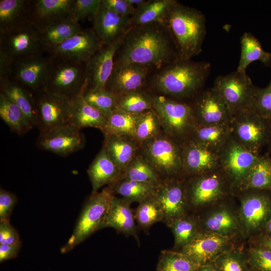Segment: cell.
<instances>
[{
  "instance_id": "cell-32",
  "label": "cell",
  "mask_w": 271,
  "mask_h": 271,
  "mask_svg": "<svg viewBox=\"0 0 271 271\" xmlns=\"http://www.w3.org/2000/svg\"><path fill=\"white\" fill-rule=\"evenodd\" d=\"M104 137L103 146L121 173L136 156V142L131 138L123 136H106Z\"/></svg>"
},
{
  "instance_id": "cell-47",
  "label": "cell",
  "mask_w": 271,
  "mask_h": 271,
  "mask_svg": "<svg viewBox=\"0 0 271 271\" xmlns=\"http://www.w3.org/2000/svg\"><path fill=\"white\" fill-rule=\"evenodd\" d=\"M82 94L88 103L103 113L107 118L115 108L117 96L105 88H85Z\"/></svg>"
},
{
  "instance_id": "cell-16",
  "label": "cell",
  "mask_w": 271,
  "mask_h": 271,
  "mask_svg": "<svg viewBox=\"0 0 271 271\" xmlns=\"http://www.w3.org/2000/svg\"><path fill=\"white\" fill-rule=\"evenodd\" d=\"M40 132L70 124L71 99L44 90L34 95Z\"/></svg>"
},
{
  "instance_id": "cell-54",
  "label": "cell",
  "mask_w": 271,
  "mask_h": 271,
  "mask_svg": "<svg viewBox=\"0 0 271 271\" xmlns=\"http://www.w3.org/2000/svg\"><path fill=\"white\" fill-rule=\"evenodd\" d=\"M22 243L18 232L10 221L0 223V244H16Z\"/></svg>"
},
{
  "instance_id": "cell-24",
  "label": "cell",
  "mask_w": 271,
  "mask_h": 271,
  "mask_svg": "<svg viewBox=\"0 0 271 271\" xmlns=\"http://www.w3.org/2000/svg\"><path fill=\"white\" fill-rule=\"evenodd\" d=\"M151 69L137 64H114L105 89L116 96L142 89Z\"/></svg>"
},
{
  "instance_id": "cell-6",
  "label": "cell",
  "mask_w": 271,
  "mask_h": 271,
  "mask_svg": "<svg viewBox=\"0 0 271 271\" xmlns=\"http://www.w3.org/2000/svg\"><path fill=\"white\" fill-rule=\"evenodd\" d=\"M114 194L109 187L91 193L85 204L74 230L61 252L69 251L95 231L101 229Z\"/></svg>"
},
{
  "instance_id": "cell-4",
  "label": "cell",
  "mask_w": 271,
  "mask_h": 271,
  "mask_svg": "<svg viewBox=\"0 0 271 271\" xmlns=\"http://www.w3.org/2000/svg\"><path fill=\"white\" fill-rule=\"evenodd\" d=\"M43 52L40 31L30 21L0 34V77L7 75L12 60Z\"/></svg>"
},
{
  "instance_id": "cell-48",
  "label": "cell",
  "mask_w": 271,
  "mask_h": 271,
  "mask_svg": "<svg viewBox=\"0 0 271 271\" xmlns=\"http://www.w3.org/2000/svg\"><path fill=\"white\" fill-rule=\"evenodd\" d=\"M217 271H248L247 257L241 252L229 249L210 263Z\"/></svg>"
},
{
  "instance_id": "cell-29",
  "label": "cell",
  "mask_w": 271,
  "mask_h": 271,
  "mask_svg": "<svg viewBox=\"0 0 271 271\" xmlns=\"http://www.w3.org/2000/svg\"><path fill=\"white\" fill-rule=\"evenodd\" d=\"M0 93L15 103L24 113L32 127H36L37 112L34 94L9 78L0 80Z\"/></svg>"
},
{
  "instance_id": "cell-33",
  "label": "cell",
  "mask_w": 271,
  "mask_h": 271,
  "mask_svg": "<svg viewBox=\"0 0 271 271\" xmlns=\"http://www.w3.org/2000/svg\"><path fill=\"white\" fill-rule=\"evenodd\" d=\"M29 0L0 1V34L29 21Z\"/></svg>"
},
{
  "instance_id": "cell-36",
  "label": "cell",
  "mask_w": 271,
  "mask_h": 271,
  "mask_svg": "<svg viewBox=\"0 0 271 271\" xmlns=\"http://www.w3.org/2000/svg\"><path fill=\"white\" fill-rule=\"evenodd\" d=\"M79 23L67 20L50 25L40 31L41 43L45 51L61 43L82 31Z\"/></svg>"
},
{
  "instance_id": "cell-28",
  "label": "cell",
  "mask_w": 271,
  "mask_h": 271,
  "mask_svg": "<svg viewBox=\"0 0 271 271\" xmlns=\"http://www.w3.org/2000/svg\"><path fill=\"white\" fill-rule=\"evenodd\" d=\"M92 186V193H94L105 185L115 182L120 172L108 155L103 145L87 170Z\"/></svg>"
},
{
  "instance_id": "cell-62",
  "label": "cell",
  "mask_w": 271,
  "mask_h": 271,
  "mask_svg": "<svg viewBox=\"0 0 271 271\" xmlns=\"http://www.w3.org/2000/svg\"><path fill=\"white\" fill-rule=\"evenodd\" d=\"M269 66H271V58H270V63H269Z\"/></svg>"
},
{
  "instance_id": "cell-58",
  "label": "cell",
  "mask_w": 271,
  "mask_h": 271,
  "mask_svg": "<svg viewBox=\"0 0 271 271\" xmlns=\"http://www.w3.org/2000/svg\"><path fill=\"white\" fill-rule=\"evenodd\" d=\"M262 233L271 236V216L267 221Z\"/></svg>"
},
{
  "instance_id": "cell-46",
  "label": "cell",
  "mask_w": 271,
  "mask_h": 271,
  "mask_svg": "<svg viewBox=\"0 0 271 271\" xmlns=\"http://www.w3.org/2000/svg\"><path fill=\"white\" fill-rule=\"evenodd\" d=\"M115 108L133 114L152 109V97L142 89L117 96Z\"/></svg>"
},
{
  "instance_id": "cell-42",
  "label": "cell",
  "mask_w": 271,
  "mask_h": 271,
  "mask_svg": "<svg viewBox=\"0 0 271 271\" xmlns=\"http://www.w3.org/2000/svg\"><path fill=\"white\" fill-rule=\"evenodd\" d=\"M169 227L174 235L175 250L189 244L200 231L199 220L188 214L175 220Z\"/></svg>"
},
{
  "instance_id": "cell-12",
  "label": "cell",
  "mask_w": 271,
  "mask_h": 271,
  "mask_svg": "<svg viewBox=\"0 0 271 271\" xmlns=\"http://www.w3.org/2000/svg\"><path fill=\"white\" fill-rule=\"evenodd\" d=\"M231 134L243 147L249 151L260 154L267 145L269 135V120L245 109L233 116L231 123Z\"/></svg>"
},
{
  "instance_id": "cell-53",
  "label": "cell",
  "mask_w": 271,
  "mask_h": 271,
  "mask_svg": "<svg viewBox=\"0 0 271 271\" xmlns=\"http://www.w3.org/2000/svg\"><path fill=\"white\" fill-rule=\"evenodd\" d=\"M101 3L112 12L122 17L131 18L135 11V8L126 0H101Z\"/></svg>"
},
{
  "instance_id": "cell-44",
  "label": "cell",
  "mask_w": 271,
  "mask_h": 271,
  "mask_svg": "<svg viewBox=\"0 0 271 271\" xmlns=\"http://www.w3.org/2000/svg\"><path fill=\"white\" fill-rule=\"evenodd\" d=\"M200 265L181 251H161L156 271H197Z\"/></svg>"
},
{
  "instance_id": "cell-2",
  "label": "cell",
  "mask_w": 271,
  "mask_h": 271,
  "mask_svg": "<svg viewBox=\"0 0 271 271\" xmlns=\"http://www.w3.org/2000/svg\"><path fill=\"white\" fill-rule=\"evenodd\" d=\"M209 70L208 63L178 59L159 69L151 77L149 85L167 96L189 97L201 88Z\"/></svg>"
},
{
  "instance_id": "cell-57",
  "label": "cell",
  "mask_w": 271,
  "mask_h": 271,
  "mask_svg": "<svg viewBox=\"0 0 271 271\" xmlns=\"http://www.w3.org/2000/svg\"><path fill=\"white\" fill-rule=\"evenodd\" d=\"M197 271H217L211 264L200 265Z\"/></svg>"
},
{
  "instance_id": "cell-49",
  "label": "cell",
  "mask_w": 271,
  "mask_h": 271,
  "mask_svg": "<svg viewBox=\"0 0 271 271\" xmlns=\"http://www.w3.org/2000/svg\"><path fill=\"white\" fill-rule=\"evenodd\" d=\"M248 109L263 118L271 119V82L264 88L255 86Z\"/></svg>"
},
{
  "instance_id": "cell-61",
  "label": "cell",
  "mask_w": 271,
  "mask_h": 271,
  "mask_svg": "<svg viewBox=\"0 0 271 271\" xmlns=\"http://www.w3.org/2000/svg\"><path fill=\"white\" fill-rule=\"evenodd\" d=\"M248 271H253V270H252L251 269H250L249 267V270Z\"/></svg>"
},
{
  "instance_id": "cell-17",
  "label": "cell",
  "mask_w": 271,
  "mask_h": 271,
  "mask_svg": "<svg viewBox=\"0 0 271 271\" xmlns=\"http://www.w3.org/2000/svg\"><path fill=\"white\" fill-rule=\"evenodd\" d=\"M80 130L67 124L40 132L37 145L41 150L66 157L84 147L85 139Z\"/></svg>"
},
{
  "instance_id": "cell-59",
  "label": "cell",
  "mask_w": 271,
  "mask_h": 271,
  "mask_svg": "<svg viewBox=\"0 0 271 271\" xmlns=\"http://www.w3.org/2000/svg\"><path fill=\"white\" fill-rule=\"evenodd\" d=\"M127 2L133 7L135 9L144 4L146 1L145 0H126Z\"/></svg>"
},
{
  "instance_id": "cell-30",
  "label": "cell",
  "mask_w": 271,
  "mask_h": 271,
  "mask_svg": "<svg viewBox=\"0 0 271 271\" xmlns=\"http://www.w3.org/2000/svg\"><path fill=\"white\" fill-rule=\"evenodd\" d=\"M230 123L195 124L188 139L219 153L231 136Z\"/></svg>"
},
{
  "instance_id": "cell-34",
  "label": "cell",
  "mask_w": 271,
  "mask_h": 271,
  "mask_svg": "<svg viewBox=\"0 0 271 271\" xmlns=\"http://www.w3.org/2000/svg\"><path fill=\"white\" fill-rule=\"evenodd\" d=\"M175 0H150L135 9L130 18L131 27L163 23L166 16L177 2Z\"/></svg>"
},
{
  "instance_id": "cell-37",
  "label": "cell",
  "mask_w": 271,
  "mask_h": 271,
  "mask_svg": "<svg viewBox=\"0 0 271 271\" xmlns=\"http://www.w3.org/2000/svg\"><path fill=\"white\" fill-rule=\"evenodd\" d=\"M157 185L118 179L108 186L114 194L120 195L122 198L131 204L134 202L140 203L152 196Z\"/></svg>"
},
{
  "instance_id": "cell-25",
  "label": "cell",
  "mask_w": 271,
  "mask_h": 271,
  "mask_svg": "<svg viewBox=\"0 0 271 271\" xmlns=\"http://www.w3.org/2000/svg\"><path fill=\"white\" fill-rule=\"evenodd\" d=\"M92 21V29L103 45L112 44L122 38L131 27L130 17L119 16L102 3Z\"/></svg>"
},
{
  "instance_id": "cell-9",
  "label": "cell",
  "mask_w": 271,
  "mask_h": 271,
  "mask_svg": "<svg viewBox=\"0 0 271 271\" xmlns=\"http://www.w3.org/2000/svg\"><path fill=\"white\" fill-rule=\"evenodd\" d=\"M85 81V63L53 58L45 90L71 99L83 92Z\"/></svg>"
},
{
  "instance_id": "cell-13",
  "label": "cell",
  "mask_w": 271,
  "mask_h": 271,
  "mask_svg": "<svg viewBox=\"0 0 271 271\" xmlns=\"http://www.w3.org/2000/svg\"><path fill=\"white\" fill-rule=\"evenodd\" d=\"M255 87L245 71L237 70L218 76L213 87L227 104L232 116L248 109Z\"/></svg>"
},
{
  "instance_id": "cell-56",
  "label": "cell",
  "mask_w": 271,
  "mask_h": 271,
  "mask_svg": "<svg viewBox=\"0 0 271 271\" xmlns=\"http://www.w3.org/2000/svg\"><path fill=\"white\" fill-rule=\"evenodd\" d=\"M257 245L271 250V236L263 233L260 234Z\"/></svg>"
},
{
  "instance_id": "cell-5",
  "label": "cell",
  "mask_w": 271,
  "mask_h": 271,
  "mask_svg": "<svg viewBox=\"0 0 271 271\" xmlns=\"http://www.w3.org/2000/svg\"><path fill=\"white\" fill-rule=\"evenodd\" d=\"M151 97L166 135L181 143L187 140L196 124L192 106L164 95Z\"/></svg>"
},
{
  "instance_id": "cell-23",
  "label": "cell",
  "mask_w": 271,
  "mask_h": 271,
  "mask_svg": "<svg viewBox=\"0 0 271 271\" xmlns=\"http://www.w3.org/2000/svg\"><path fill=\"white\" fill-rule=\"evenodd\" d=\"M74 1H31L29 20L40 31L52 24L72 20Z\"/></svg>"
},
{
  "instance_id": "cell-1",
  "label": "cell",
  "mask_w": 271,
  "mask_h": 271,
  "mask_svg": "<svg viewBox=\"0 0 271 271\" xmlns=\"http://www.w3.org/2000/svg\"><path fill=\"white\" fill-rule=\"evenodd\" d=\"M179 59L163 23L131 27L115 54L114 64H137L160 69Z\"/></svg>"
},
{
  "instance_id": "cell-10",
  "label": "cell",
  "mask_w": 271,
  "mask_h": 271,
  "mask_svg": "<svg viewBox=\"0 0 271 271\" xmlns=\"http://www.w3.org/2000/svg\"><path fill=\"white\" fill-rule=\"evenodd\" d=\"M259 155L245 148L231 134L219 153L220 169L231 192L238 193Z\"/></svg>"
},
{
  "instance_id": "cell-18",
  "label": "cell",
  "mask_w": 271,
  "mask_h": 271,
  "mask_svg": "<svg viewBox=\"0 0 271 271\" xmlns=\"http://www.w3.org/2000/svg\"><path fill=\"white\" fill-rule=\"evenodd\" d=\"M103 45L93 30L86 29L47 52L54 58L86 64Z\"/></svg>"
},
{
  "instance_id": "cell-43",
  "label": "cell",
  "mask_w": 271,
  "mask_h": 271,
  "mask_svg": "<svg viewBox=\"0 0 271 271\" xmlns=\"http://www.w3.org/2000/svg\"><path fill=\"white\" fill-rule=\"evenodd\" d=\"M137 226L148 232L155 223L162 222L163 214L154 194L139 203L134 212Z\"/></svg>"
},
{
  "instance_id": "cell-55",
  "label": "cell",
  "mask_w": 271,
  "mask_h": 271,
  "mask_svg": "<svg viewBox=\"0 0 271 271\" xmlns=\"http://www.w3.org/2000/svg\"><path fill=\"white\" fill-rule=\"evenodd\" d=\"M22 243L16 244H0V262L15 258L18 255Z\"/></svg>"
},
{
  "instance_id": "cell-11",
  "label": "cell",
  "mask_w": 271,
  "mask_h": 271,
  "mask_svg": "<svg viewBox=\"0 0 271 271\" xmlns=\"http://www.w3.org/2000/svg\"><path fill=\"white\" fill-rule=\"evenodd\" d=\"M189 208H197L217 202L231 192L223 173L216 170L185 178Z\"/></svg>"
},
{
  "instance_id": "cell-19",
  "label": "cell",
  "mask_w": 271,
  "mask_h": 271,
  "mask_svg": "<svg viewBox=\"0 0 271 271\" xmlns=\"http://www.w3.org/2000/svg\"><path fill=\"white\" fill-rule=\"evenodd\" d=\"M192 106L196 124L230 123L233 117L227 104L213 87L203 91Z\"/></svg>"
},
{
  "instance_id": "cell-8",
  "label": "cell",
  "mask_w": 271,
  "mask_h": 271,
  "mask_svg": "<svg viewBox=\"0 0 271 271\" xmlns=\"http://www.w3.org/2000/svg\"><path fill=\"white\" fill-rule=\"evenodd\" d=\"M53 58L47 52L15 59L7 78L19 83L34 95L45 89Z\"/></svg>"
},
{
  "instance_id": "cell-26",
  "label": "cell",
  "mask_w": 271,
  "mask_h": 271,
  "mask_svg": "<svg viewBox=\"0 0 271 271\" xmlns=\"http://www.w3.org/2000/svg\"><path fill=\"white\" fill-rule=\"evenodd\" d=\"M130 203L122 198L113 196L102 228L111 227L125 236L134 237L139 242L138 227Z\"/></svg>"
},
{
  "instance_id": "cell-45",
  "label": "cell",
  "mask_w": 271,
  "mask_h": 271,
  "mask_svg": "<svg viewBox=\"0 0 271 271\" xmlns=\"http://www.w3.org/2000/svg\"><path fill=\"white\" fill-rule=\"evenodd\" d=\"M161 127L159 118L153 109L146 110L139 115L133 140L142 145L158 136Z\"/></svg>"
},
{
  "instance_id": "cell-52",
  "label": "cell",
  "mask_w": 271,
  "mask_h": 271,
  "mask_svg": "<svg viewBox=\"0 0 271 271\" xmlns=\"http://www.w3.org/2000/svg\"><path fill=\"white\" fill-rule=\"evenodd\" d=\"M17 202L13 193L0 189V222L10 221L13 210Z\"/></svg>"
},
{
  "instance_id": "cell-7",
  "label": "cell",
  "mask_w": 271,
  "mask_h": 271,
  "mask_svg": "<svg viewBox=\"0 0 271 271\" xmlns=\"http://www.w3.org/2000/svg\"><path fill=\"white\" fill-rule=\"evenodd\" d=\"M142 145L143 156L162 178L182 176V143L159 134Z\"/></svg>"
},
{
  "instance_id": "cell-50",
  "label": "cell",
  "mask_w": 271,
  "mask_h": 271,
  "mask_svg": "<svg viewBox=\"0 0 271 271\" xmlns=\"http://www.w3.org/2000/svg\"><path fill=\"white\" fill-rule=\"evenodd\" d=\"M247 259L253 271H271V250L256 245L249 249Z\"/></svg>"
},
{
  "instance_id": "cell-3",
  "label": "cell",
  "mask_w": 271,
  "mask_h": 271,
  "mask_svg": "<svg viewBox=\"0 0 271 271\" xmlns=\"http://www.w3.org/2000/svg\"><path fill=\"white\" fill-rule=\"evenodd\" d=\"M163 23L170 34L179 59L190 60L201 52L206 34L205 18L201 12L177 1Z\"/></svg>"
},
{
  "instance_id": "cell-40",
  "label": "cell",
  "mask_w": 271,
  "mask_h": 271,
  "mask_svg": "<svg viewBox=\"0 0 271 271\" xmlns=\"http://www.w3.org/2000/svg\"><path fill=\"white\" fill-rule=\"evenodd\" d=\"M0 117L11 131L19 136L25 134L33 128L21 109L1 93Z\"/></svg>"
},
{
  "instance_id": "cell-31",
  "label": "cell",
  "mask_w": 271,
  "mask_h": 271,
  "mask_svg": "<svg viewBox=\"0 0 271 271\" xmlns=\"http://www.w3.org/2000/svg\"><path fill=\"white\" fill-rule=\"evenodd\" d=\"M226 206H220L208 214L203 221L204 231L230 237L240 227V221Z\"/></svg>"
},
{
  "instance_id": "cell-21",
  "label": "cell",
  "mask_w": 271,
  "mask_h": 271,
  "mask_svg": "<svg viewBox=\"0 0 271 271\" xmlns=\"http://www.w3.org/2000/svg\"><path fill=\"white\" fill-rule=\"evenodd\" d=\"M123 38L112 44L103 45L86 62L84 89L105 88L114 66L116 53Z\"/></svg>"
},
{
  "instance_id": "cell-41",
  "label": "cell",
  "mask_w": 271,
  "mask_h": 271,
  "mask_svg": "<svg viewBox=\"0 0 271 271\" xmlns=\"http://www.w3.org/2000/svg\"><path fill=\"white\" fill-rule=\"evenodd\" d=\"M118 179L158 184L162 178L144 156H136Z\"/></svg>"
},
{
  "instance_id": "cell-39",
  "label": "cell",
  "mask_w": 271,
  "mask_h": 271,
  "mask_svg": "<svg viewBox=\"0 0 271 271\" xmlns=\"http://www.w3.org/2000/svg\"><path fill=\"white\" fill-rule=\"evenodd\" d=\"M140 114L130 113L115 108L108 117L106 125L102 131L104 136H123L133 140Z\"/></svg>"
},
{
  "instance_id": "cell-60",
  "label": "cell",
  "mask_w": 271,
  "mask_h": 271,
  "mask_svg": "<svg viewBox=\"0 0 271 271\" xmlns=\"http://www.w3.org/2000/svg\"><path fill=\"white\" fill-rule=\"evenodd\" d=\"M269 125H270V127H269V139H268V143L267 144V148H268V153L270 155L271 154V119L269 120Z\"/></svg>"
},
{
  "instance_id": "cell-20",
  "label": "cell",
  "mask_w": 271,
  "mask_h": 271,
  "mask_svg": "<svg viewBox=\"0 0 271 271\" xmlns=\"http://www.w3.org/2000/svg\"><path fill=\"white\" fill-rule=\"evenodd\" d=\"M182 176L186 178L220 168L219 153L188 139L182 143Z\"/></svg>"
},
{
  "instance_id": "cell-27",
  "label": "cell",
  "mask_w": 271,
  "mask_h": 271,
  "mask_svg": "<svg viewBox=\"0 0 271 271\" xmlns=\"http://www.w3.org/2000/svg\"><path fill=\"white\" fill-rule=\"evenodd\" d=\"M107 121V116L88 103L82 92L71 99L70 123L79 129L94 127L102 131Z\"/></svg>"
},
{
  "instance_id": "cell-38",
  "label": "cell",
  "mask_w": 271,
  "mask_h": 271,
  "mask_svg": "<svg viewBox=\"0 0 271 271\" xmlns=\"http://www.w3.org/2000/svg\"><path fill=\"white\" fill-rule=\"evenodd\" d=\"M241 54L236 70L245 71L252 62L259 61L269 65L271 53L264 51L258 40L251 33L245 32L241 37Z\"/></svg>"
},
{
  "instance_id": "cell-14",
  "label": "cell",
  "mask_w": 271,
  "mask_h": 271,
  "mask_svg": "<svg viewBox=\"0 0 271 271\" xmlns=\"http://www.w3.org/2000/svg\"><path fill=\"white\" fill-rule=\"evenodd\" d=\"M154 195L163 212L162 222L168 227L175 220L188 214L189 205L185 178H162L157 185Z\"/></svg>"
},
{
  "instance_id": "cell-35",
  "label": "cell",
  "mask_w": 271,
  "mask_h": 271,
  "mask_svg": "<svg viewBox=\"0 0 271 271\" xmlns=\"http://www.w3.org/2000/svg\"><path fill=\"white\" fill-rule=\"evenodd\" d=\"M249 190L271 191V157L268 153L259 155L238 193Z\"/></svg>"
},
{
  "instance_id": "cell-22",
  "label": "cell",
  "mask_w": 271,
  "mask_h": 271,
  "mask_svg": "<svg viewBox=\"0 0 271 271\" xmlns=\"http://www.w3.org/2000/svg\"><path fill=\"white\" fill-rule=\"evenodd\" d=\"M229 237L200 231L181 251L199 265L210 264L219 255L229 250Z\"/></svg>"
},
{
  "instance_id": "cell-15",
  "label": "cell",
  "mask_w": 271,
  "mask_h": 271,
  "mask_svg": "<svg viewBox=\"0 0 271 271\" xmlns=\"http://www.w3.org/2000/svg\"><path fill=\"white\" fill-rule=\"evenodd\" d=\"M241 195L240 221L249 234L262 233L271 216V191L249 190Z\"/></svg>"
},
{
  "instance_id": "cell-51",
  "label": "cell",
  "mask_w": 271,
  "mask_h": 271,
  "mask_svg": "<svg viewBox=\"0 0 271 271\" xmlns=\"http://www.w3.org/2000/svg\"><path fill=\"white\" fill-rule=\"evenodd\" d=\"M101 0H75L72 20L77 22L87 18H93L98 12Z\"/></svg>"
}]
</instances>
